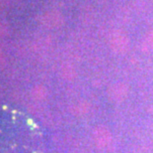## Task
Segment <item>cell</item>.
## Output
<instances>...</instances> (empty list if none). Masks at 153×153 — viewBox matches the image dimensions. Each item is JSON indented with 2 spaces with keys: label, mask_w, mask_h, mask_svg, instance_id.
Here are the masks:
<instances>
[{
  "label": "cell",
  "mask_w": 153,
  "mask_h": 153,
  "mask_svg": "<svg viewBox=\"0 0 153 153\" xmlns=\"http://www.w3.org/2000/svg\"><path fill=\"white\" fill-rule=\"evenodd\" d=\"M24 121L18 110L0 106V153H24L26 138L35 135L34 132L28 134Z\"/></svg>",
  "instance_id": "6da1fadb"
},
{
  "label": "cell",
  "mask_w": 153,
  "mask_h": 153,
  "mask_svg": "<svg viewBox=\"0 0 153 153\" xmlns=\"http://www.w3.org/2000/svg\"><path fill=\"white\" fill-rule=\"evenodd\" d=\"M109 45L110 48L114 53L118 55L126 54L129 50L131 47V42L125 32L120 30H116L112 32L109 38Z\"/></svg>",
  "instance_id": "7a4b0ae2"
},
{
  "label": "cell",
  "mask_w": 153,
  "mask_h": 153,
  "mask_svg": "<svg viewBox=\"0 0 153 153\" xmlns=\"http://www.w3.org/2000/svg\"><path fill=\"white\" fill-rule=\"evenodd\" d=\"M92 136L96 146L101 149L108 147L110 143L112 142V137H113L110 129L104 125L96 126L93 130Z\"/></svg>",
  "instance_id": "3957f363"
},
{
  "label": "cell",
  "mask_w": 153,
  "mask_h": 153,
  "mask_svg": "<svg viewBox=\"0 0 153 153\" xmlns=\"http://www.w3.org/2000/svg\"><path fill=\"white\" fill-rule=\"evenodd\" d=\"M128 94V84L118 82L113 84L108 90V96L109 99L114 103H123Z\"/></svg>",
  "instance_id": "277c9868"
},
{
  "label": "cell",
  "mask_w": 153,
  "mask_h": 153,
  "mask_svg": "<svg viewBox=\"0 0 153 153\" xmlns=\"http://www.w3.org/2000/svg\"><path fill=\"white\" fill-rule=\"evenodd\" d=\"M143 53H150L153 51V30L149 31L142 39L140 45Z\"/></svg>",
  "instance_id": "5b68a950"
}]
</instances>
